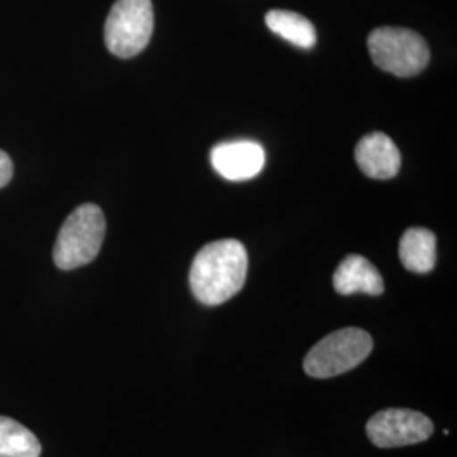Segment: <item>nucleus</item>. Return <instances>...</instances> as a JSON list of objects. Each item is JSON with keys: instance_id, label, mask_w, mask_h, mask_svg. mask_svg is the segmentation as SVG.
Here are the masks:
<instances>
[{"instance_id": "1", "label": "nucleus", "mask_w": 457, "mask_h": 457, "mask_svg": "<svg viewBox=\"0 0 457 457\" xmlns=\"http://www.w3.org/2000/svg\"><path fill=\"white\" fill-rule=\"evenodd\" d=\"M247 251L237 239H220L204 245L190 268V288L204 305L215 307L230 300L245 287Z\"/></svg>"}, {"instance_id": "2", "label": "nucleus", "mask_w": 457, "mask_h": 457, "mask_svg": "<svg viewBox=\"0 0 457 457\" xmlns=\"http://www.w3.org/2000/svg\"><path fill=\"white\" fill-rule=\"evenodd\" d=\"M105 237V217L100 207L83 204L66 217L53 247V262L63 270H77L94 262Z\"/></svg>"}, {"instance_id": "3", "label": "nucleus", "mask_w": 457, "mask_h": 457, "mask_svg": "<svg viewBox=\"0 0 457 457\" xmlns=\"http://www.w3.org/2000/svg\"><path fill=\"white\" fill-rule=\"evenodd\" d=\"M373 351V337L356 327H347L315 344L303 360L307 375L319 379L344 375L358 368Z\"/></svg>"}, {"instance_id": "4", "label": "nucleus", "mask_w": 457, "mask_h": 457, "mask_svg": "<svg viewBox=\"0 0 457 457\" xmlns=\"http://www.w3.org/2000/svg\"><path fill=\"white\" fill-rule=\"evenodd\" d=\"M368 49L378 68L402 79L419 75L430 62L424 37L405 28H378L368 36Z\"/></svg>"}, {"instance_id": "5", "label": "nucleus", "mask_w": 457, "mask_h": 457, "mask_svg": "<svg viewBox=\"0 0 457 457\" xmlns=\"http://www.w3.org/2000/svg\"><path fill=\"white\" fill-rule=\"evenodd\" d=\"M153 29L151 0H117L105 21L104 37L117 58H132L146 48Z\"/></svg>"}, {"instance_id": "6", "label": "nucleus", "mask_w": 457, "mask_h": 457, "mask_svg": "<svg viewBox=\"0 0 457 457\" xmlns=\"http://www.w3.org/2000/svg\"><path fill=\"white\" fill-rule=\"evenodd\" d=\"M434 434L432 420L415 410L386 409L366 424V436L379 449L415 445Z\"/></svg>"}, {"instance_id": "7", "label": "nucleus", "mask_w": 457, "mask_h": 457, "mask_svg": "<svg viewBox=\"0 0 457 457\" xmlns=\"http://www.w3.org/2000/svg\"><path fill=\"white\" fill-rule=\"evenodd\" d=\"M264 160V147L256 141H228L211 151L213 170L228 181L254 179L262 173Z\"/></svg>"}, {"instance_id": "8", "label": "nucleus", "mask_w": 457, "mask_h": 457, "mask_svg": "<svg viewBox=\"0 0 457 457\" xmlns=\"http://www.w3.org/2000/svg\"><path fill=\"white\" fill-rule=\"evenodd\" d=\"M354 158L361 171L375 180H390L398 175L402 166L398 147L383 132L364 136L354 149Z\"/></svg>"}, {"instance_id": "9", "label": "nucleus", "mask_w": 457, "mask_h": 457, "mask_svg": "<svg viewBox=\"0 0 457 457\" xmlns=\"http://www.w3.org/2000/svg\"><path fill=\"white\" fill-rule=\"evenodd\" d=\"M334 290L339 295H378L385 292V281L375 264L360 254H349L337 266L334 278Z\"/></svg>"}, {"instance_id": "10", "label": "nucleus", "mask_w": 457, "mask_h": 457, "mask_svg": "<svg viewBox=\"0 0 457 457\" xmlns=\"http://www.w3.org/2000/svg\"><path fill=\"white\" fill-rule=\"evenodd\" d=\"M398 254L411 273H430L437 262V239L428 228H410L400 241Z\"/></svg>"}, {"instance_id": "11", "label": "nucleus", "mask_w": 457, "mask_h": 457, "mask_svg": "<svg viewBox=\"0 0 457 457\" xmlns=\"http://www.w3.org/2000/svg\"><path fill=\"white\" fill-rule=\"evenodd\" d=\"M266 26L279 37L290 41L295 46L311 49L317 43V31L311 21L292 11H270L266 17Z\"/></svg>"}, {"instance_id": "12", "label": "nucleus", "mask_w": 457, "mask_h": 457, "mask_svg": "<svg viewBox=\"0 0 457 457\" xmlns=\"http://www.w3.org/2000/svg\"><path fill=\"white\" fill-rule=\"evenodd\" d=\"M41 453V442L28 427L0 415V457H39Z\"/></svg>"}, {"instance_id": "13", "label": "nucleus", "mask_w": 457, "mask_h": 457, "mask_svg": "<svg viewBox=\"0 0 457 457\" xmlns=\"http://www.w3.org/2000/svg\"><path fill=\"white\" fill-rule=\"evenodd\" d=\"M14 175V164L5 151L0 149V188L5 187Z\"/></svg>"}]
</instances>
